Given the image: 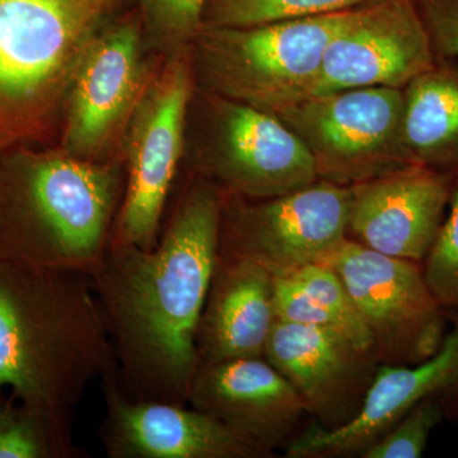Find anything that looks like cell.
<instances>
[{"mask_svg":"<svg viewBox=\"0 0 458 458\" xmlns=\"http://www.w3.org/2000/svg\"><path fill=\"white\" fill-rule=\"evenodd\" d=\"M276 322L273 274L240 256L219 254L199 325L200 366L264 358Z\"/></svg>","mask_w":458,"mask_h":458,"instance_id":"obj_18","label":"cell"},{"mask_svg":"<svg viewBox=\"0 0 458 458\" xmlns=\"http://www.w3.org/2000/svg\"><path fill=\"white\" fill-rule=\"evenodd\" d=\"M264 358L289 382L318 426L334 429L360 411L377 369L363 351L330 330L276 319Z\"/></svg>","mask_w":458,"mask_h":458,"instance_id":"obj_14","label":"cell"},{"mask_svg":"<svg viewBox=\"0 0 458 458\" xmlns=\"http://www.w3.org/2000/svg\"><path fill=\"white\" fill-rule=\"evenodd\" d=\"M149 49L167 57L190 49L208 0H134Z\"/></svg>","mask_w":458,"mask_h":458,"instance_id":"obj_23","label":"cell"},{"mask_svg":"<svg viewBox=\"0 0 458 458\" xmlns=\"http://www.w3.org/2000/svg\"><path fill=\"white\" fill-rule=\"evenodd\" d=\"M114 369L89 273L0 260V391L73 427L89 386Z\"/></svg>","mask_w":458,"mask_h":458,"instance_id":"obj_2","label":"cell"},{"mask_svg":"<svg viewBox=\"0 0 458 458\" xmlns=\"http://www.w3.org/2000/svg\"><path fill=\"white\" fill-rule=\"evenodd\" d=\"M366 0H208L204 27H250L319 16L357 7Z\"/></svg>","mask_w":458,"mask_h":458,"instance_id":"obj_22","label":"cell"},{"mask_svg":"<svg viewBox=\"0 0 458 458\" xmlns=\"http://www.w3.org/2000/svg\"><path fill=\"white\" fill-rule=\"evenodd\" d=\"M352 8L250 27H204L191 44L199 89L274 114L309 98Z\"/></svg>","mask_w":458,"mask_h":458,"instance_id":"obj_5","label":"cell"},{"mask_svg":"<svg viewBox=\"0 0 458 458\" xmlns=\"http://www.w3.org/2000/svg\"><path fill=\"white\" fill-rule=\"evenodd\" d=\"M351 204V186L325 180L265 200L225 197L219 254L254 261L274 276L324 262L348 238Z\"/></svg>","mask_w":458,"mask_h":458,"instance_id":"obj_11","label":"cell"},{"mask_svg":"<svg viewBox=\"0 0 458 458\" xmlns=\"http://www.w3.org/2000/svg\"><path fill=\"white\" fill-rule=\"evenodd\" d=\"M436 60L412 0H366L328 44L307 98L369 87L403 89Z\"/></svg>","mask_w":458,"mask_h":458,"instance_id":"obj_12","label":"cell"},{"mask_svg":"<svg viewBox=\"0 0 458 458\" xmlns=\"http://www.w3.org/2000/svg\"><path fill=\"white\" fill-rule=\"evenodd\" d=\"M274 304L279 321L325 328L363 351L375 352L348 289L327 264L307 265L288 276H274Z\"/></svg>","mask_w":458,"mask_h":458,"instance_id":"obj_20","label":"cell"},{"mask_svg":"<svg viewBox=\"0 0 458 458\" xmlns=\"http://www.w3.org/2000/svg\"><path fill=\"white\" fill-rule=\"evenodd\" d=\"M197 89L191 47L162 57L120 146L125 189L110 243L153 249L183 165L190 102Z\"/></svg>","mask_w":458,"mask_h":458,"instance_id":"obj_7","label":"cell"},{"mask_svg":"<svg viewBox=\"0 0 458 458\" xmlns=\"http://www.w3.org/2000/svg\"><path fill=\"white\" fill-rule=\"evenodd\" d=\"M403 140L410 164L458 174V66L437 59L403 89Z\"/></svg>","mask_w":458,"mask_h":458,"instance_id":"obj_19","label":"cell"},{"mask_svg":"<svg viewBox=\"0 0 458 458\" xmlns=\"http://www.w3.org/2000/svg\"><path fill=\"white\" fill-rule=\"evenodd\" d=\"M161 59L148 47L138 12L108 21L75 71L57 146L82 161L119 158L123 131Z\"/></svg>","mask_w":458,"mask_h":458,"instance_id":"obj_8","label":"cell"},{"mask_svg":"<svg viewBox=\"0 0 458 458\" xmlns=\"http://www.w3.org/2000/svg\"><path fill=\"white\" fill-rule=\"evenodd\" d=\"M183 162L225 197L265 200L318 180L309 148L276 114L195 89Z\"/></svg>","mask_w":458,"mask_h":458,"instance_id":"obj_6","label":"cell"},{"mask_svg":"<svg viewBox=\"0 0 458 458\" xmlns=\"http://www.w3.org/2000/svg\"><path fill=\"white\" fill-rule=\"evenodd\" d=\"M223 200L216 186L191 174L153 249L110 243L90 271L117 381L131 399L188 405Z\"/></svg>","mask_w":458,"mask_h":458,"instance_id":"obj_1","label":"cell"},{"mask_svg":"<svg viewBox=\"0 0 458 458\" xmlns=\"http://www.w3.org/2000/svg\"><path fill=\"white\" fill-rule=\"evenodd\" d=\"M454 185L452 174L414 164L352 185L348 238L379 254L423 264Z\"/></svg>","mask_w":458,"mask_h":458,"instance_id":"obj_15","label":"cell"},{"mask_svg":"<svg viewBox=\"0 0 458 458\" xmlns=\"http://www.w3.org/2000/svg\"><path fill=\"white\" fill-rule=\"evenodd\" d=\"M188 405L270 452L295 437L307 414L300 394L265 358L201 364Z\"/></svg>","mask_w":458,"mask_h":458,"instance_id":"obj_17","label":"cell"},{"mask_svg":"<svg viewBox=\"0 0 458 458\" xmlns=\"http://www.w3.org/2000/svg\"><path fill=\"white\" fill-rule=\"evenodd\" d=\"M451 321V331L432 358L415 366L381 364L351 421L334 429L309 428L285 445V456H360L420 401L451 393L458 386V319Z\"/></svg>","mask_w":458,"mask_h":458,"instance_id":"obj_16","label":"cell"},{"mask_svg":"<svg viewBox=\"0 0 458 458\" xmlns=\"http://www.w3.org/2000/svg\"><path fill=\"white\" fill-rule=\"evenodd\" d=\"M73 427L0 391V458H83Z\"/></svg>","mask_w":458,"mask_h":458,"instance_id":"obj_21","label":"cell"},{"mask_svg":"<svg viewBox=\"0 0 458 458\" xmlns=\"http://www.w3.org/2000/svg\"><path fill=\"white\" fill-rule=\"evenodd\" d=\"M322 264L348 289L381 364L415 366L441 349L450 318L420 262L379 254L346 238Z\"/></svg>","mask_w":458,"mask_h":458,"instance_id":"obj_10","label":"cell"},{"mask_svg":"<svg viewBox=\"0 0 458 458\" xmlns=\"http://www.w3.org/2000/svg\"><path fill=\"white\" fill-rule=\"evenodd\" d=\"M442 396L420 401L384 437L367 448L361 458H419L423 456L434 428L445 415Z\"/></svg>","mask_w":458,"mask_h":458,"instance_id":"obj_25","label":"cell"},{"mask_svg":"<svg viewBox=\"0 0 458 458\" xmlns=\"http://www.w3.org/2000/svg\"><path fill=\"white\" fill-rule=\"evenodd\" d=\"M442 399L445 408V406H451L452 411H454V415H456L458 421V386H456V387H454L451 393H448L445 394V396H443Z\"/></svg>","mask_w":458,"mask_h":458,"instance_id":"obj_27","label":"cell"},{"mask_svg":"<svg viewBox=\"0 0 458 458\" xmlns=\"http://www.w3.org/2000/svg\"><path fill=\"white\" fill-rule=\"evenodd\" d=\"M123 0H0V153L57 144L87 47Z\"/></svg>","mask_w":458,"mask_h":458,"instance_id":"obj_4","label":"cell"},{"mask_svg":"<svg viewBox=\"0 0 458 458\" xmlns=\"http://www.w3.org/2000/svg\"><path fill=\"white\" fill-rule=\"evenodd\" d=\"M424 276L450 319H458V180L454 185L450 212L426 260Z\"/></svg>","mask_w":458,"mask_h":458,"instance_id":"obj_24","label":"cell"},{"mask_svg":"<svg viewBox=\"0 0 458 458\" xmlns=\"http://www.w3.org/2000/svg\"><path fill=\"white\" fill-rule=\"evenodd\" d=\"M122 157L87 162L54 144L0 153V260L90 271L110 245Z\"/></svg>","mask_w":458,"mask_h":458,"instance_id":"obj_3","label":"cell"},{"mask_svg":"<svg viewBox=\"0 0 458 458\" xmlns=\"http://www.w3.org/2000/svg\"><path fill=\"white\" fill-rule=\"evenodd\" d=\"M274 114L309 148L318 180L352 186L412 165L403 140V89L342 90Z\"/></svg>","mask_w":458,"mask_h":458,"instance_id":"obj_9","label":"cell"},{"mask_svg":"<svg viewBox=\"0 0 458 458\" xmlns=\"http://www.w3.org/2000/svg\"><path fill=\"white\" fill-rule=\"evenodd\" d=\"M437 59H458V0H412Z\"/></svg>","mask_w":458,"mask_h":458,"instance_id":"obj_26","label":"cell"},{"mask_svg":"<svg viewBox=\"0 0 458 458\" xmlns=\"http://www.w3.org/2000/svg\"><path fill=\"white\" fill-rule=\"evenodd\" d=\"M101 382L106 410L99 439L108 458L273 457V452L192 406L131 399L117 381L116 369Z\"/></svg>","mask_w":458,"mask_h":458,"instance_id":"obj_13","label":"cell"}]
</instances>
